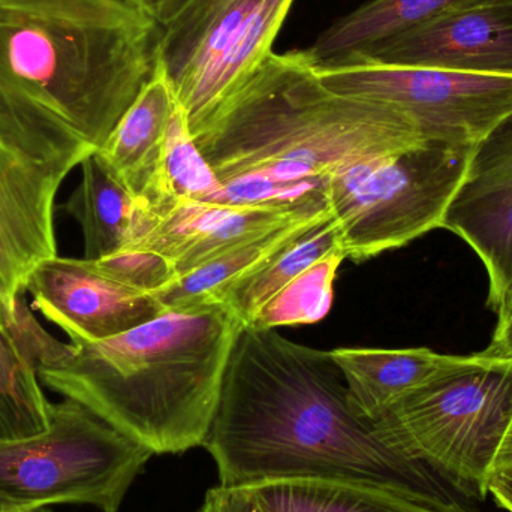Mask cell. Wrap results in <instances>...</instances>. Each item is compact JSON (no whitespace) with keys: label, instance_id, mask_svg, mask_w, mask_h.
Here are the masks:
<instances>
[{"label":"cell","instance_id":"cell-14","mask_svg":"<svg viewBox=\"0 0 512 512\" xmlns=\"http://www.w3.org/2000/svg\"><path fill=\"white\" fill-rule=\"evenodd\" d=\"M316 212L322 210L228 206L194 200H177L156 213L138 206L131 234L123 248L149 249L164 256L173 265L174 277H177L243 243Z\"/></svg>","mask_w":512,"mask_h":512},{"label":"cell","instance_id":"cell-27","mask_svg":"<svg viewBox=\"0 0 512 512\" xmlns=\"http://www.w3.org/2000/svg\"><path fill=\"white\" fill-rule=\"evenodd\" d=\"M123 2L161 27L165 26L171 18L176 17L188 5L189 0H123Z\"/></svg>","mask_w":512,"mask_h":512},{"label":"cell","instance_id":"cell-13","mask_svg":"<svg viewBox=\"0 0 512 512\" xmlns=\"http://www.w3.org/2000/svg\"><path fill=\"white\" fill-rule=\"evenodd\" d=\"M74 168L35 161L0 140V304L8 312L33 270L57 256L54 201Z\"/></svg>","mask_w":512,"mask_h":512},{"label":"cell","instance_id":"cell-10","mask_svg":"<svg viewBox=\"0 0 512 512\" xmlns=\"http://www.w3.org/2000/svg\"><path fill=\"white\" fill-rule=\"evenodd\" d=\"M441 228L480 256L489 303L504 322L512 312V113L475 146Z\"/></svg>","mask_w":512,"mask_h":512},{"label":"cell","instance_id":"cell-8","mask_svg":"<svg viewBox=\"0 0 512 512\" xmlns=\"http://www.w3.org/2000/svg\"><path fill=\"white\" fill-rule=\"evenodd\" d=\"M292 5L294 0H189L159 27L156 65L191 131L273 53Z\"/></svg>","mask_w":512,"mask_h":512},{"label":"cell","instance_id":"cell-4","mask_svg":"<svg viewBox=\"0 0 512 512\" xmlns=\"http://www.w3.org/2000/svg\"><path fill=\"white\" fill-rule=\"evenodd\" d=\"M9 327L42 387L86 406L159 456L203 447L245 324L215 304L167 310L101 342L63 343L39 324L23 294Z\"/></svg>","mask_w":512,"mask_h":512},{"label":"cell","instance_id":"cell-3","mask_svg":"<svg viewBox=\"0 0 512 512\" xmlns=\"http://www.w3.org/2000/svg\"><path fill=\"white\" fill-rule=\"evenodd\" d=\"M191 132L221 180L216 204L286 210L328 209L340 171L433 141L402 111L325 87L306 51L271 53Z\"/></svg>","mask_w":512,"mask_h":512},{"label":"cell","instance_id":"cell-11","mask_svg":"<svg viewBox=\"0 0 512 512\" xmlns=\"http://www.w3.org/2000/svg\"><path fill=\"white\" fill-rule=\"evenodd\" d=\"M26 294L32 309L71 342H101L167 312L150 292L116 282L84 258L57 255L41 262L27 280Z\"/></svg>","mask_w":512,"mask_h":512},{"label":"cell","instance_id":"cell-21","mask_svg":"<svg viewBox=\"0 0 512 512\" xmlns=\"http://www.w3.org/2000/svg\"><path fill=\"white\" fill-rule=\"evenodd\" d=\"M0 304V444L24 441L47 432L51 406L35 364L24 354Z\"/></svg>","mask_w":512,"mask_h":512},{"label":"cell","instance_id":"cell-16","mask_svg":"<svg viewBox=\"0 0 512 512\" xmlns=\"http://www.w3.org/2000/svg\"><path fill=\"white\" fill-rule=\"evenodd\" d=\"M167 77L155 65L152 77L95 152L105 167L141 201L155 183L168 126L177 108Z\"/></svg>","mask_w":512,"mask_h":512},{"label":"cell","instance_id":"cell-20","mask_svg":"<svg viewBox=\"0 0 512 512\" xmlns=\"http://www.w3.org/2000/svg\"><path fill=\"white\" fill-rule=\"evenodd\" d=\"M80 167V185L62 209L83 231V258L99 261L126 245L138 203L96 153L87 156Z\"/></svg>","mask_w":512,"mask_h":512},{"label":"cell","instance_id":"cell-26","mask_svg":"<svg viewBox=\"0 0 512 512\" xmlns=\"http://www.w3.org/2000/svg\"><path fill=\"white\" fill-rule=\"evenodd\" d=\"M197 512H258L243 487H213Z\"/></svg>","mask_w":512,"mask_h":512},{"label":"cell","instance_id":"cell-23","mask_svg":"<svg viewBox=\"0 0 512 512\" xmlns=\"http://www.w3.org/2000/svg\"><path fill=\"white\" fill-rule=\"evenodd\" d=\"M342 249L339 225L333 215L307 231L264 267L237 282L222 304L233 310L243 324L251 325L262 307L282 291L292 279L315 264L322 256ZM343 251V249H342Z\"/></svg>","mask_w":512,"mask_h":512},{"label":"cell","instance_id":"cell-22","mask_svg":"<svg viewBox=\"0 0 512 512\" xmlns=\"http://www.w3.org/2000/svg\"><path fill=\"white\" fill-rule=\"evenodd\" d=\"M222 183L195 143L186 114L177 105L168 126L158 176L149 194L137 201L147 212H161L177 200L215 203Z\"/></svg>","mask_w":512,"mask_h":512},{"label":"cell","instance_id":"cell-9","mask_svg":"<svg viewBox=\"0 0 512 512\" xmlns=\"http://www.w3.org/2000/svg\"><path fill=\"white\" fill-rule=\"evenodd\" d=\"M325 87L402 111L424 137L475 147L512 113V77L351 60L316 66Z\"/></svg>","mask_w":512,"mask_h":512},{"label":"cell","instance_id":"cell-19","mask_svg":"<svg viewBox=\"0 0 512 512\" xmlns=\"http://www.w3.org/2000/svg\"><path fill=\"white\" fill-rule=\"evenodd\" d=\"M481 2L487 0H372L337 20L304 51L315 66L340 65L385 39Z\"/></svg>","mask_w":512,"mask_h":512},{"label":"cell","instance_id":"cell-1","mask_svg":"<svg viewBox=\"0 0 512 512\" xmlns=\"http://www.w3.org/2000/svg\"><path fill=\"white\" fill-rule=\"evenodd\" d=\"M203 447L222 487L346 478L454 498L430 469L394 453L355 414L330 352L273 328L240 331Z\"/></svg>","mask_w":512,"mask_h":512},{"label":"cell","instance_id":"cell-29","mask_svg":"<svg viewBox=\"0 0 512 512\" xmlns=\"http://www.w3.org/2000/svg\"><path fill=\"white\" fill-rule=\"evenodd\" d=\"M483 354L496 358H512V312L504 322H499L493 342Z\"/></svg>","mask_w":512,"mask_h":512},{"label":"cell","instance_id":"cell-31","mask_svg":"<svg viewBox=\"0 0 512 512\" xmlns=\"http://www.w3.org/2000/svg\"><path fill=\"white\" fill-rule=\"evenodd\" d=\"M0 512H54L50 507L20 508V510H0Z\"/></svg>","mask_w":512,"mask_h":512},{"label":"cell","instance_id":"cell-7","mask_svg":"<svg viewBox=\"0 0 512 512\" xmlns=\"http://www.w3.org/2000/svg\"><path fill=\"white\" fill-rule=\"evenodd\" d=\"M474 149L426 141L331 177L325 198L346 259L367 261L441 228Z\"/></svg>","mask_w":512,"mask_h":512},{"label":"cell","instance_id":"cell-2","mask_svg":"<svg viewBox=\"0 0 512 512\" xmlns=\"http://www.w3.org/2000/svg\"><path fill=\"white\" fill-rule=\"evenodd\" d=\"M158 38L123 0H0V140L78 167L152 77Z\"/></svg>","mask_w":512,"mask_h":512},{"label":"cell","instance_id":"cell-6","mask_svg":"<svg viewBox=\"0 0 512 512\" xmlns=\"http://www.w3.org/2000/svg\"><path fill=\"white\" fill-rule=\"evenodd\" d=\"M155 454L71 399L47 432L0 444V510L87 505L117 512Z\"/></svg>","mask_w":512,"mask_h":512},{"label":"cell","instance_id":"cell-12","mask_svg":"<svg viewBox=\"0 0 512 512\" xmlns=\"http://www.w3.org/2000/svg\"><path fill=\"white\" fill-rule=\"evenodd\" d=\"M351 60L512 77V0H487L439 15Z\"/></svg>","mask_w":512,"mask_h":512},{"label":"cell","instance_id":"cell-15","mask_svg":"<svg viewBox=\"0 0 512 512\" xmlns=\"http://www.w3.org/2000/svg\"><path fill=\"white\" fill-rule=\"evenodd\" d=\"M243 489L258 512H469L454 498L346 478H279Z\"/></svg>","mask_w":512,"mask_h":512},{"label":"cell","instance_id":"cell-18","mask_svg":"<svg viewBox=\"0 0 512 512\" xmlns=\"http://www.w3.org/2000/svg\"><path fill=\"white\" fill-rule=\"evenodd\" d=\"M330 216L328 209L312 213L265 236L243 243L182 276L174 277L170 283L152 292L153 297L165 310H191L222 304L227 292L237 282L264 267L295 240Z\"/></svg>","mask_w":512,"mask_h":512},{"label":"cell","instance_id":"cell-25","mask_svg":"<svg viewBox=\"0 0 512 512\" xmlns=\"http://www.w3.org/2000/svg\"><path fill=\"white\" fill-rule=\"evenodd\" d=\"M92 262L105 276L150 294L174 279L173 265L149 249L122 248L113 255Z\"/></svg>","mask_w":512,"mask_h":512},{"label":"cell","instance_id":"cell-17","mask_svg":"<svg viewBox=\"0 0 512 512\" xmlns=\"http://www.w3.org/2000/svg\"><path fill=\"white\" fill-rule=\"evenodd\" d=\"M328 352L345 379L352 409L370 423L453 358L426 348H337Z\"/></svg>","mask_w":512,"mask_h":512},{"label":"cell","instance_id":"cell-30","mask_svg":"<svg viewBox=\"0 0 512 512\" xmlns=\"http://www.w3.org/2000/svg\"><path fill=\"white\" fill-rule=\"evenodd\" d=\"M512 466V418L507 432H505L504 439H502L501 447H499L498 454L493 463V472L499 469L511 468ZM492 472V474H493Z\"/></svg>","mask_w":512,"mask_h":512},{"label":"cell","instance_id":"cell-24","mask_svg":"<svg viewBox=\"0 0 512 512\" xmlns=\"http://www.w3.org/2000/svg\"><path fill=\"white\" fill-rule=\"evenodd\" d=\"M346 256L342 249L322 256L277 292L256 315L251 327L276 328L321 321L333 301V285Z\"/></svg>","mask_w":512,"mask_h":512},{"label":"cell","instance_id":"cell-5","mask_svg":"<svg viewBox=\"0 0 512 512\" xmlns=\"http://www.w3.org/2000/svg\"><path fill=\"white\" fill-rule=\"evenodd\" d=\"M511 418L512 358L480 352L451 358L373 421V429L394 453L484 501Z\"/></svg>","mask_w":512,"mask_h":512},{"label":"cell","instance_id":"cell-28","mask_svg":"<svg viewBox=\"0 0 512 512\" xmlns=\"http://www.w3.org/2000/svg\"><path fill=\"white\" fill-rule=\"evenodd\" d=\"M489 495L495 499L498 507L512 512V466L499 469L490 475Z\"/></svg>","mask_w":512,"mask_h":512}]
</instances>
